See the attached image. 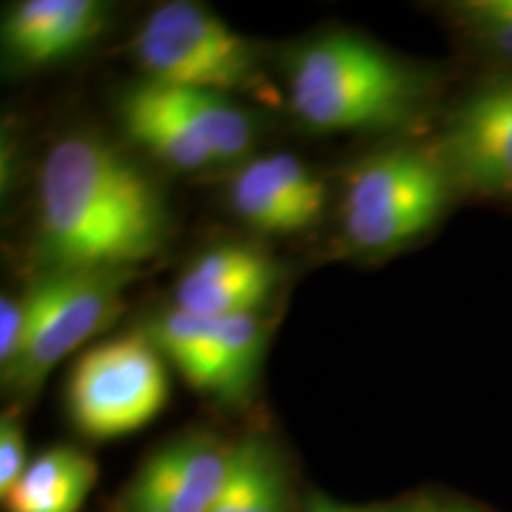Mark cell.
Masks as SVG:
<instances>
[{"label":"cell","instance_id":"6da1fadb","mask_svg":"<svg viewBox=\"0 0 512 512\" xmlns=\"http://www.w3.org/2000/svg\"><path fill=\"white\" fill-rule=\"evenodd\" d=\"M155 183L91 133L57 140L38 178V247L53 271H131L166 240Z\"/></svg>","mask_w":512,"mask_h":512},{"label":"cell","instance_id":"7a4b0ae2","mask_svg":"<svg viewBox=\"0 0 512 512\" xmlns=\"http://www.w3.org/2000/svg\"><path fill=\"white\" fill-rule=\"evenodd\" d=\"M294 114L316 131H389L418 110L422 83L406 64L354 34H330L287 62Z\"/></svg>","mask_w":512,"mask_h":512},{"label":"cell","instance_id":"3957f363","mask_svg":"<svg viewBox=\"0 0 512 512\" xmlns=\"http://www.w3.org/2000/svg\"><path fill=\"white\" fill-rule=\"evenodd\" d=\"M448 185L444 162L430 152L399 147L363 159L344 181V238L361 252L406 245L439 219Z\"/></svg>","mask_w":512,"mask_h":512},{"label":"cell","instance_id":"277c9868","mask_svg":"<svg viewBox=\"0 0 512 512\" xmlns=\"http://www.w3.org/2000/svg\"><path fill=\"white\" fill-rule=\"evenodd\" d=\"M169 399L162 351L147 332H131L86 351L69 375L67 408L76 430L117 439L155 420Z\"/></svg>","mask_w":512,"mask_h":512},{"label":"cell","instance_id":"5b68a950","mask_svg":"<svg viewBox=\"0 0 512 512\" xmlns=\"http://www.w3.org/2000/svg\"><path fill=\"white\" fill-rule=\"evenodd\" d=\"M147 81L185 91L226 93L254 76L252 46L209 8L174 0L152 10L133 38Z\"/></svg>","mask_w":512,"mask_h":512},{"label":"cell","instance_id":"8992f818","mask_svg":"<svg viewBox=\"0 0 512 512\" xmlns=\"http://www.w3.org/2000/svg\"><path fill=\"white\" fill-rule=\"evenodd\" d=\"M131 271H53L24 297V344L5 384L31 394L62 358L112 323Z\"/></svg>","mask_w":512,"mask_h":512},{"label":"cell","instance_id":"52a82bcc","mask_svg":"<svg viewBox=\"0 0 512 512\" xmlns=\"http://www.w3.org/2000/svg\"><path fill=\"white\" fill-rule=\"evenodd\" d=\"M233 446L204 432L183 434L145 460L119 512H211L228 479Z\"/></svg>","mask_w":512,"mask_h":512},{"label":"cell","instance_id":"ba28073f","mask_svg":"<svg viewBox=\"0 0 512 512\" xmlns=\"http://www.w3.org/2000/svg\"><path fill=\"white\" fill-rule=\"evenodd\" d=\"M441 162L467 190L512 195V79L482 88L453 114Z\"/></svg>","mask_w":512,"mask_h":512},{"label":"cell","instance_id":"9c48e42d","mask_svg":"<svg viewBox=\"0 0 512 512\" xmlns=\"http://www.w3.org/2000/svg\"><path fill=\"white\" fill-rule=\"evenodd\" d=\"M328 192L292 155L256 157L230 181V204L238 216L261 233L287 235L323 216Z\"/></svg>","mask_w":512,"mask_h":512},{"label":"cell","instance_id":"30bf717a","mask_svg":"<svg viewBox=\"0 0 512 512\" xmlns=\"http://www.w3.org/2000/svg\"><path fill=\"white\" fill-rule=\"evenodd\" d=\"M278 266L245 245H221L192 261L178 280L176 309L204 318L252 316L271 297Z\"/></svg>","mask_w":512,"mask_h":512},{"label":"cell","instance_id":"8fae6325","mask_svg":"<svg viewBox=\"0 0 512 512\" xmlns=\"http://www.w3.org/2000/svg\"><path fill=\"white\" fill-rule=\"evenodd\" d=\"M105 22L107 5L98 0H24L5 17V50L24 67H46L93 43Z\"/></svg>","mask_w":512,"mask_h":512},{"label":"cell","instance_id":"7c38bea8","mask_svg":"<svg viewBox=\"0 0 512 512\" xmlns=\"http://www.w3.org/2000/svg\"><path fill=\"white\" fill-rule=\"evenodd\" d=\"M119 114L131 140L174 171H204L216 166L171 88L162 83L145 79L126 91Z\"/></svg>","mask_w":512,"mask_h":512},{"label":"cell","instance_id":"4fadbf2b","mask_svg":"<svg viewBox=\"0 0 512 512\" xmlns=\"http://www.w3.org/2000/svg\"><path fill=\"white\" fill-rule=\"evenodd\" d=\"M98 467L74 446H55L29 460L27 472L3 498L8 512H79Z\"/></svg>","mask_w":512,"mask_h":512},{"label":"cell","instance_id":"5bb4252c","mask_svg":"<svg viewBox=\"0 0 512 512\" xmlns=\"http://www.w3.org/2000/svg\"><path fill=\"white\" fill-rule=\"evenodd\" d=\"M264 339V325L256 313L216 318L200 380L192 389L216 399H238L254 380L264 354Z\"/></svg>","mask_w":512,"mask_h":512},{"label":"cell","instance_id":"9a60e30c","mask_svg":"<svg viewBox=\"0 0 512 512\" xmlns=\"http://www.w3.org/2000/svg\"><path fill=\"white\" fill-rule=\"evenodd\" d=\"M285 465L271 441L247 437L233 444L228 479L211 512H287Z\"/></svg>","mask_w":512,"mask_h":512},{"label":"cell","instance_id":"2e32d148","mask_svg":"<svg viewBox=\"0 0 512 512\" xmlns=\"http://www.w3.org/2000/svg\"><path fill=\"white\" fill-rule=\"evenodd\" d=\"M171 93L216 164L240 162L249 155L254 145L252 119L233 102L209 91L171 88Z\"/></svg>","mask_w":512,"mask_h":512},{"label":"cell","instance_id":"e0dca14e","mask_svg":"<svg viewBox=\"0 0 512 512\" xmlns=\"http://www.w3.org/2000/svg\"><path fill=\"white\" fill-rule=\"evenodd\" d=\"M460 15L486 48L512 62V12L501 0H472Z\"/></svg>","mask_w":512,"mask_h":512},{"label":"cell","instance_id":"ac0fdd59","mask_svg":"<svg viewBox=\"0 0 512 512\" xmlns=\"http://www.w3.org/2000/svg\"><path fill=\"white\" fill-rule=\"evenodd\" d=\"M27 441L22 422L15 413H5L0 420V496H8L24 472H27Z\"/></svg>","mask_w":512,"mask_h":512},{"label":"cell","instance_id":"d6986e66","mask_svg":"<svg viewBox=\"0 0 512 512\" xmlns=\"http://www.w3.org/2000/svg\"><path fill=\"white\" fill-rule=\"evenodd\" d=\"M24 318H27L24 299L22 302L12 297L0 299V368H3V375L15 366L19 351H22Z\"/></svg>","mask_w":512,"mask_h":512},{"label":"cell","instance_id":"ffe728a7","mask_svg":"<svg viewBox=\"0 0 512 512\" xmlns=\"http://www.w3.org/2000/svg\"><path fill=\"white\" fill-rule=\"evenodd\" d=\"M306 512H366V510H356V508H347V505H339L330 498L323 496H313L309 501V510Z\"/></svg>","mask_w":512,"mask_h":512},{"label":"cell","instance_id":"44dd1931","mask_svg":"<svg viewBox=\"0 0 512 512\" xmlns=\"http://www.w3.org/2000/svg\"><path fill=\"white\" fill-rule=\"evenodd\" d=\"M418 512H475V510L460 508V505H432V508H422Z\"/></svg>","mask_w":512,"mask_h":512}]
</instances>
